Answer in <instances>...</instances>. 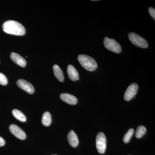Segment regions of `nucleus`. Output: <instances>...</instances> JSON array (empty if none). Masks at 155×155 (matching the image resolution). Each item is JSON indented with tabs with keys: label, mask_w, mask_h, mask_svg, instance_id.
I'll use <instances>...</instances> for the list:
<instances>
[{
	"label": "nucleus",
	"mask_w": 155,
	"mask_h": 155,
	"mask_svg": "<svg viewBox=\"0 0 155 155\" xmlns=\"http://www.w3.org/2000/svg\"><path fill=\"white\" fill-rule=\"evenodd\" d=\"M3 31L6 33L16 35H23L25 34V29L21 23L14 21L8 20L3 24Z\"/></svg>",
	"instance_id": "1"
},
{
	"label": "nucleus",
	"mask_w": 155,
	"mask_h": 155,
	"mask_svg": "<svg viewBox=\"0 0 155 155\" xmlns=\"http://www.w3.org/2000/svg\"><path fill=\"white\" fill-rule=\"evenodd\" d=\"M78 60L81 66L87 71H94L97 67L96 61L90 56L85 54L79 55Z\"/></svg>",
	"instance_id": "2"
},
{
	"label": "nucleus",
	"mask_w": 155,
	"mask_h": 155,
	"mask_svg": "<svg viewBox=\"0 0 155 155\" xmlns=\"http://www.w3.org/2000/svg\"><path fill=\"white\" fill-rule=\"evenodd\" d=\"M128 38L130 42L137 47L146 48L148 46V44L147 41L138 34L133 32H130L128 34Z\"/></svg>",
	"instance_id": "3"
},
{
	"label": "nucleus",
	"mask_w": 155,
	"mask_h": 155,
	"mask_svg": "<svg viewBox=\"0 0 155 155\" xmlns=\"http://www.w3.org/2000/svg\"><path fill=\"white\" fill-rule=\"evenodd\" d=\"M104 43L105 47L113 52L119 54L122 51L121 45L114 39L105 37L104 39Z\"/></svg>",
	"instance_id": "4"
},
{
	"label": "nucleus",
	"mask_w": 155,
	"mask_h": 155,
	"mask_svg": "<svg viewBox=\"0 0 155 155\" xmlns=\"http://www.w3.org/2000/svg\"><path fill=\"white\" fill-rule=\"evenodd\" d=\"M96 147L98 152L101 154L105 152L107 147V139L105 134L103 132H100L97 135Z\"/></svg>",
	"instance_id": "5"
},
{
	"label": "nucleus",
	"mask_w": 155,
	"mask_h": 155,
	"mask_svg": "<svg viewBox=\"0 0 155 155\" xmlns=\"http://www.w3.org/2000/svg\"><path fill=\"white\" fill-rule=\"evenodd\" d=\"M138 86L137 84H131L125 91L124 95V99L126 101H129L135 96L138 91Z\"/></svg>",
	"instance_id": "6"
},
{
	"label": "nucleus",
	"mask_w": 155,
	"mask_h": 155,
	"mask_svg": "<svg viewBox=\"0 0 155 155\" xmlns=\"http://www.w3.org/2000/svg\"><path fill=\"white\" fill-rule=\"evenodd\" d=\"M9 130L11 133L17 138L22 140L26 138V136L25 132L17 125L14 124L11 125L9 127Z\"/></svg>",
	"instance_id": "7"
},
{
	"label": "nucleus",
	"mask_w": 155,
	"mask_h": 155,
	"mask_svg": "<svg viewBox=\"0 0 155 155\" xmlns=\"http://www.w3.org/2000/svg\"><path fill=\"white\" fill-rule=\"evenodd\" d=\"M17 84L20 88L25 91L29 94L34 93L35 88L31 84L23 79H19L17 81Z\"/></svg>",
	"instance_id": "8"
},
{
	"label": "nucleus",
	"mask_w": 155,
	"mask_h": 155,
	"mask_svg": "<svg viewBox=\"0 0 155 155\" xmlns=\"http://www.w3.org/2000/svg\"><path fill=\"white\" fill-rule=\"evenodd\" d=\"M60 97L62 101L70 105H75L77 104L78 100L76 97L67 93L61 94Z\"/></svg>",
	"instance_id": "9"
},
{
	"label": "nucleus",
	"mask_w": 155,
	"mask_h": 155,
	"mask_svg": "<svg viewBox=\"0 0 155 155\" xmlns=\"http://www.w3.org/2000/svg\"><path fill=\"white\" fill-rule=\"evenodd\" d=\"M11 58L14 63L22 67H25L26 64V61L24 58L19 54L15 53H12L11 54Z\"/></svg>",
	"instance_id": "10"
},
{
	"label": "nucleus",
	"mask_w": 155,
	"mask_h": 155,
	"mask_svg": "<svg viewBox=\"0 0 155 155\" xmlns=\"http://www.w3.org/2000/svg\"><path fill=\"white\" fill-rule=\"evenodd\" d=\"M67 73L69 78L72 81H76L79 79V74L77 70L72 65H69L67 67Z\"/></svg>",
	"instance_id": "11"
},
{
	"label": "nucleus",
	"mask_w": 155,
	"mask_h": 155,
	"mask_svg": "<svg viewBox=\"0 0 155 155\" xmlns=\"http://www.w3.org/2000/svg\"><path fill=\"white\" fill-rule=\"evenodd\" d=\"M69 144L73 147H76L79 143L78 137L76 134L73 130L69 131L67 136Z\"/></svg>",
	"instance_id": "12"
},
{
	"label": "nucleus",
	"mask_w": 155,
	"mask_h": 155,
	"mask_svg": "<svg viewBox=\"0 0 155 155\" xmlns=\"http://www.w3.org/2000/svg\"><path fill=\"white\" fill-rule=\"evenodd\" d=\"M54 74L56 78L59 81L63 82L64 79V73L62 69L57 65H54L53 66Z\"/></svg>",
	"instance_id": "13"
},
{
	"label": "nucleus",
	"mask_w": 155,
	"mask_h": 155,
	"mask_svg": "<svg viewBox=\"0 0 155 155\" xmlns=\"http://www.w3.org/2000/svg\"><path fill=\"white\" fill-rule=\"evenodd\" d=\"M12 114L16 119L20 122H24L26 121V116L19 110L14 109L12 111Z\"/></svg>",
	"instance_id": "14"
},
{
	"label": "nucleus",
	"mask_w": 155,
	"mask_h": 155,
	"mask_svg": "<svg viewBox=\"0 0 155 155\" xmlns=\"http://www.w3.org/2000/svg\"><path fill=\"white\" fill-rule=\"evenodd\" d=\"M51 116L48 112H45L42 118V123L45 126H49L51 123Z\"/></svg>",
	"instance_id": "15"
},
{
	"label": "nucleus",
	"mask_w": 155,
	"mask_h": 155,
	"mask_svg": "<svg viewBox=\"0 0 155 155\" xmlns=\"http://www.w3.org/2000/svg\"><path fill=\"white\" fill-rule=\"evenodd\" d=\"M147 131V129L144 126L140 125L138 126L137 129L135 133V136L137 138H140L145 134Z\"/></svg>",
	"instance_id": "16"
},
{
	"label": "nucleus",
	"mask_w": 155,
	"mask_h": 155,
	"mask_svg": "<svg viewBox=\"0 0 155 155\" xmlns=\"http://www.w3.org/2000/svg\"><path fill=\"white\" fill-rule=\"evenodd\" d=\"M134 133V130L133 128H130L127 131V133L125 134L123 139V141L125 143H127L129 142L133 135Z\"/></svg>",
	"instance_id": "17"
},
{
	"label": "nucleus",
	"mask_w": 155,
	"mask_h": 155,
	"mask_svg": "<svg viewBox=\"0 0 155 155\" xmlns=\"http://www.w3.org/2000/svg\"><path fill=\"white\" fill-rule=\"evenodd\" d=\"M8 82V79L5 75L3 73H0V84L2 85H6Z\"/></svg>",
	"instance_id": "18"
},
{
	"label": "nucleus",
	"mask_w": 155,
	"mask_h": 155,
	"mask_svg": "<svg viewBox=\"0 0 155 155\" xmlns=\"http://www.w3.org/2000/svg\"><path fill=\"white\" fill-rule=\"evenodd\" d=\"M149 14H150L151 17H153V19H155V10L153 8H149Z\"/></svg>",
	"instance_id": "19"
},
{
	"label": "nucleus",
	"mask_w": 155,
	"mask_h": 155,
	"mask_svg": "<svg viewBox=\"0 0 155 155\" xmlns=\"http://www.w3.org/2000/svg\"><path fill=\"white\" fill-rule=\"evenodd\" d=\"M5 144V140L2 137H0V147L4 146Z\"/></svg>",
	"instance_id": "20"
},
{
	"label": "nucleus",
	"mask_w": 155,
	"mask_h": 155,
	"mask_svg": "<svg viewBox=\"0 0 155 155\" xmlns=\"http://www.w3.org/2000/svg\"></svg>",
	"instance_id": "21"
}]
</instances>
